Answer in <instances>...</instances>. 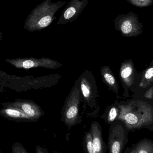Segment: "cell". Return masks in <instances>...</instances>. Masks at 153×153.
<instances>
[{
    "instance_id": "obj_1",
    "label": "cell",
    "mask_w": 153,
    "mask_h": 153,
    "mask_svg": "<svg viewBox=\"0 0 153 153\" xmlns=\"http://www.w3.org/2000/svg\"><path fill=\"white\" fill-rule=\"evenodd\" d=\"M120 114L117 120L122 121L129 132L142 128L153 132V108L140 100H128L119 103Z\"/></svg>"
},
{
    "instance_id": "obj_2",
    "label": "cell",
    "mask_w": 153,
    "mask_h": 153,
    "mask_svg": "<svg viewBox=\"0 0 153 153\" xmlns=\"http://www.w3.org/2000/svg\"><path fill=\"white\" fill-rule=\"evenodd\" d=\"M81 98L79 78L66 98L62 109V120L68 128H71L82 122V117L79 115Z\"/></svg>"
},
{
    "instance_id": "obj_3",
    "label": "cell",
    "mask_w": 153,
    "mask_h": 153,
    "mask_svg": "<svg viewBox=\"0 0 153 153\" xmlns=\"http://www.w3.org/2000/svg\"><path fill=\"white\" fill-rule=\"evenodd\" d=\"M129 131L125 124L120 120L111 124L109 130L108 148L109 153H123L128 142Z\"/></svg>"
},
{
    "instance_id": "obj_4",
    "label": "cell",
    "mask_w": 153,
    "mask_h": 153,
    "mask_svg": "<svg viewBox=\"0 0 153 153\" xmlns=\"http://www.w3.org/2000/svg\"><path fill=\"white\" fill-rule=\"evenodd\" d=\"M79 79L82 98L89 107L94 108L96 105V99L99 96L95 77L91 71L87 70Z\"/></svg>"
},
{
    "instance_id": "obj_5",
    "label": "cell",
    "mask_w": 153,
    "mask_h": 153,
    "mask_svg": "<svg viewBox=\"0 0 153 153\" xmlns=\"http://www.w3.org/2000/svg\"><path fill=\"white\" fill-rule=\"evenodd\" d=\"M5 62L17 69H28L43 67L49 69H56L62 66L57 61L48 58H18L6 59Z\"/></svg>"
},
{
    "instance_id": "obj_6",
    "label": "cell",
    "mask_w": 153,
    "mask_h": 153,
    "mask_svg": "<svg viewBox=\"0 0 153 153\" xmlns=\"http://www.w3.org/2000/svg\"><path fill=\"white\" fill-rule=\"evenodd\" d=\"M117 28L123 36L129 37L137 36L143 32V25L137 14L132 11L120 17Z\"/></svg>"
},
{
    "instance_id": "obj_7",
    "label": "cell",
    "mask_w": 153,
    "mask_h": 153,
    "mask_svg": "<svg viewBox=\"0 0 153 153\" xmlns=\"http://www.w3.org/2000/svg\"><path fill=\"white\" fill-rule=\"evenodd\" d=\"M31 85L32 82L28 76L10 75L0 70V92H3L7 88L19 92L28 89Z\"/></svg>"
},
{
    "instance_id": "obj_8",
    "label": "cell",
    "mask_w": 153,
    "mask_h": 153,
    "mask_svg": "<svg viewBox=\"0 0 153 153\" xmlns=\"http://www.w3.org/2000/svg\"><path fill=\"white\" fill-rule=\"evenodd\" d=\"M3 107H12L19 109L26 115L30 117L34 122L38 120L43 115L44 111L41 108L33 101L15 99L13 102L2 103Z\"/></svg>"
},
{
    "instance_id": "obj_9",
    "label": "cell",
    "mask_w": 153,
    "mask_h": 153,
    "mask_svg": "<svg viewBox=\"0 0 153 153\" xmlns=\"http://www.w3.org/2000/svg\"><path fill=\"white\" fill-rule=\"evenodd\" d=\"M135 68L132 59L126 60L121 63L120 69V77L124 89L123 95L126 98L129 96L128 91L134 84Z\"/></svg>"
},
{
    "instance_id": "obj_10",
    "label": "cell",
    "mask_w": 153,
    "mask_h": 153,
    "mask_svg": "<svg viewBox=\"0 0 153 153\" xmlns=\"http://www.w3.org/2000/svg\"><path fill=\"white\" fill-rule=\"evenodd\" d=\"M90 132L92 137L93 143L96 153H106L108 146L102 138V128L99 122L94 121L91 124Z\"/></svg>"
},
{
    "instance_id": "obj_11",
    "label": "cell",
    "mask_w": 153,
    "mask_h": 153,
    "mask_svg": "<svg viewBox=\"0 0 153 153\" xmlns=\"http://www.w3.org/2000/svg\"><path fill=\"white\" fill-rule=\"evenodd\" d=\"M0 116L15 122H34V120L19 109L12 107H3L0 110Z\"/></svg>"
},
{
    "instance_id": "obj_12",
    "label": "cell",
    "mask_w": 153,
    "mask_h": 153,
    "mask_svg": "<svg viewBox=\"0 0 153 153\" xmlns=\"http://www.w3.org/2000/svg\"><path fill=\"white\" fill-rule=\"evenodd\" d=\"M102 81L112 91L119 94V85L109 66H103L100 69Z\"/></svg>"
},
{
    "instance_id": "obj_13",
    "label": "cell",
    "mask_w": 153,
    "mask_h": 153,
    "mask_svg": "<svg viewBox=\"0 0 153 153\" xmlns=\"http://www.w3.org/2000/svg\"><path fill=\"white\" fill-rule=\"evenodd\" d=\"M135 153H153V141L144 138L132 146Z\"/></svg>"
},
{
    "instance_id": "obj_14",
    "label": "cell",
    "mask_w": 153,
    "mask_h": 153,
    "mask_svg": "<svg viewBox=\"0 0 153 153\" xmlns=\"http://www.w3.org/2000/svg\"><path fill=\"white\" fill-rule=\"evenodd\" d=\"M120 111L119 103L117 101L115 104L107 109L102 118L104 120L108 125H111V123L117 120L119 115Z\"/></svg>"
},
{
    "instance_id": "obj_15",
    "label": "cell",
    "mask_w": 153,
    "mask_h": 153,
    "mask_svg": "<svg viewBox=\"0 0 153 153\" xmlns=\"http://www.w3.org/2000/svg\"><path fill=\"white\" fill-rule=\"evenodd\" d=\"M153 83V65L144 71L140 84V87L146 89Z\"/></svg>"
},
{
    "instance_id": "obj_16",
    "label": "cell",
    "mask_w": 153,
    "mask_h": 153,
    "mask_svg": "<svg viewBox=\"0 0 153 153\" xmlns=\"http://www.w3.org/2000/svg\"><path fill=\"white\" fill-rule=\"evenodd\" d=\"M83 148L85 153H96L93 143L92 137L91 132H86L83 140Z\"/></svg>"
},
{
    "instance_id": "obj_17",
    "label": "cell",
    "mask_w": 153,
    "mask_h": 153,
    "mask_svg": "<svg viewBox=\"0 0 153 153\" xmlns=\"http://www.w3.org/2000/svg\"><path fill=\"white\" fill-rule=\"evenodd\" d=\"M129 3L135 7L143 8L152 6L153 4V0H127Z\"/></svg>"
},
{
    "instance_id": "obj_18",
    "label": "cell",
    "mask_w": 153,
    "mask_h": 153,
    "mask_svg": "<svg viewBox=\"0 0 153 153\" xmlns=\"http://www.w3.org/2000/svg\"><path fill=\"white\" fill-rule=\"evenodd\" d=\"M12 153H29L23 145L19 142L13 144L12 147Z\"/></svg>"
},
{
    "instance_id": "obj_19",
    "label": "cell",
    "mask_w": 153,
    "mask_h": 153,
    "mask_svg": "<svg viewBox=\"0 0 153 153\" xmlns=\"http://www.w3.org/2000/svg\"><path fill=\"white\" fill-rule=\"evenodd\" d=\"M76 13V10L74 7L68 8L64 13V17L66 19H68L72 17Z\"/></svg>"
},
{
    "instance_id": "obj_20",
    "label": "cell",
    "mask_w": 153,
    "mask_h": 153,
    "mask_svg": "<svg viewBox=\"0 0 153 153\" xmlns=\"http://www.w3.org/2000/svg\"><path fill=\"white\" fill-rule=\"evenodd\" d=\"M144 96L145 98L153 100V85L146 91Z\"/></svg>"
},
{
    "instance_id": "obj_21",
    "label": "cell",
    "mask_w": 153,
    "mask_h": 153,
    "mask_svg": "<svg viewBox=\"0 0 153 153\" xmlns=\"http://www.w3.org/2000/svg\"><path fill=\"white\" fill-rule=\"evenodd\" d=\"M36 153H49L47 148H44L39 145H37L36 147Z\"/></svg>"
},
{
    "instance_id": "obj_22",
    "label": "cell",
    "mask_w": 153,
    "mask_h": 153,
    "mask_svg": "<svg viewBox=\"0 0 153 153\" xmlns=\"http://www.w3.org/2000/svg\"><path fill=\"white\" fill-rule=\"evenodd\" d=\"M130 147H128L124 150L123 153H129L130 152Z\"/></svg>"
},
{
    "instance_id": "obj_23",
    "label": "cell",
    "mask_w": 153,
    "mask_h": 153,
    "mask_svg": "<svg viewBox=\"0 0 153 153\" xmlns=\"http://www.w3.org/2000/svg\"><path fill=\"white\" fill-rule=\"evenodd\" d=\"M3 33L2 31H0V42L2 40Z\"/></svg>"
},
{
    "instance_id": "obj_24",
    "label": "cell",
    "mask_w": 153,
    "mask_h": 153,
    "mask_svg": "<svg viewBox=\"0 0 153 153\" xmlns=\"http://www.w3.org/2000/svg\"><path fill=\"white\" fill-rule=\"evenodd\" d=\"M53 153H62L60 152H57V151H56V150H54Z\"/></svg>"
},
{
    "instance_id": "obj_25",
    "label": "cell",
    "mask_w": 153,
    "mask_h": 153,
    "mask_svg": "<svg viewBox=\"0 0 153 153\" xmlns=\"http://www.w3.org/2000/svg\"><path fill=\"white\" fill-rule=\"evenodd\" d=\"M153 65V59L152 61V62H151V64H150V65Z\"/></svg>"
},
{
    "instance_id": "obj_26",
    "label": "cell",
    "mask_w": 153,
    "mask_h": 153,
    "mask_svg": "<svg viewBox=\"0 0 153 153\" xmlns=\"http://www.w3.org/2000/svg\"><path fill=\"white\" fill-rule=\"evenodd\" d=\"M0 153H1V150H0Z\"/></svg>"
}]
</instances>
